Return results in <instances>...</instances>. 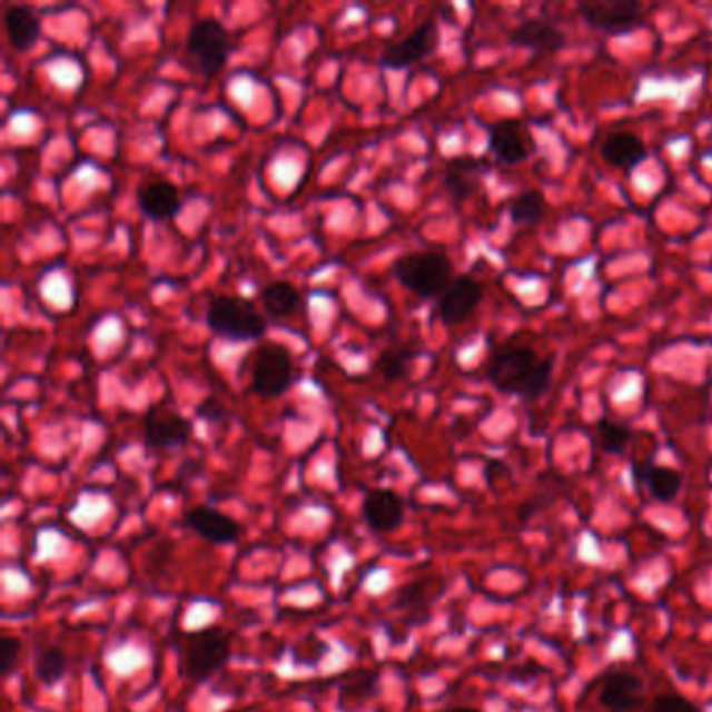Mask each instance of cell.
I'll return each instance as SVG.
<instances>
[{
  "label": "cell",
  "instance_id": "6da1fadb",
  "mask_svg": "<svg viewBox=\"0 0 712 712\" xmlns=\"http://www.w3.org/2000/svg\"><path fill=\"white\" fill-rule=\"evenodd\" d=\"M487 376L495 389L535 402L552 383L554 357H540L531 347H512L493 356Z\"/></svg>",
  "mask_w": 712,
  "mask_h": 712
},
{
  "label": "cell",
  "instance_id": "7a4b0ae2",
  "mask_svg": "<svg viewBox=\"0 0 712 712\" xmlns=\"http://www.w3.org/2000/svg\"><path fill=\"white\" fill-rule=\"evenodd\" d=\"M397 280L423 299L442 297L452 283V261L442 251H418L402 255L393 264Z\"/></svg>",
  "mask_w": 712,
  "mask_h": 712
},
{
  "label": "cell",
  "instance_id": "3957f363",
  "mask_svg": "<svg viewBox=\"0 0 712 712\" xmlns=\"http://www.w3.org/2000/svg\"><path fill=\"white\" fill-rule=\"evenodd\" d=\"M205 320L224 339L254 340L266 333V320L254 304L243 297H216L207 307Z\"/></svg>",
  "mask_w": 712,
  "mask_h": 712
},
{
  "label": "cell",
  "instance_id": "277c9868",
  "mask_svg": "<svg viewBox=\"0 0 712 712\" xmlns=\"http://www.w3.org/2000/svg\"><path fill=\"white\" fill-rule=\"evenodd\" d=\"M230 36L224 23L214 18L199 19L190 26L187 55L205 78L218 76L230 57Z\"/></svg>",
  "mask_w": 712,
  "mask_h": 712
},
{
  "label": "cell",
  "instance_id": "5b68a950",
  "mask_svg": "<svg viewBox=\"0 0 712 712\" xmlns=\"http://www.w3.org/2000/svg\"><path fill=\"white\" fill-rule=\"evenodd\" d=\"M230 659V637L221 629H205L188 635L182 652V675L201 683L218 673Z\"/></svg>",
  "mask_w": 712,
  "mask_h": 712
},
{
  "label": "cell",
  "instance_id": "8992f818",
  "mask_svg": "<svg viewBox=\"0 0 712 712\" xmlns=\"http://www.w3.org/2000/svg\"><path fill=\"white\" fill-rule=\"evenodd\" d=\"M293 357L280 343H264L251 357V390L261 397H278L293 383Z\"/></svg>",
  "mask_w": 712,
  "mask_h": 712
},
{
  "label": "cell",
  "instance_id": "52a82bcc",
  "mask_svg": "<svg viewBox=\"0 0 712 712\" xmlns=\"http://www.w3.org/2000/svg\"><path fill=\"white\" fill-rule=\"evenodd\" d=\"M578 16L600 32L625 34L640 23L642 7L635 0H592L578 4Z\"/></svg>",
  "mask_w": 712,
  "mask_h": 712
},
{
  "label": "cell",
  "instance_id": "ba28073f",
  "mask_svg": "<svg viewBox=\"0 0 712 712\" xmlns=\"http://www.w3.org/2000/svg\"><path fill=\"white\" fill-rule=\"evenodd\" d=\"M437 42H439L437 23L433 19H428L418 30H414L407 38L389 47L380 57V66L389 69L409 68L435 51Z\"/></svg>",
  "mask_w": 712,
  "mask_h": 712
},
{
  "label": "cell",
  "instance_id": "9c48e42d",
  "mask_svg": "<svg viewBox=\"0 0 712 712\" xmlns=\"http://www.w3.org/2000/svg\"><path fill=\"white\" fill-rule=\"evenodd\" d=\"M192 424L168 406H151L145 416V439L151 447H180L190 439Z\"/></svg>",
  "mask_w": 712,
  "mask_h": 712
},
{
  "label": "cell",
  "instance_id": "30bf717a",
  "mask_svg": "<svg viewBox=\"0 0 712 712\" xmlns=\"http://www.w3.org/2000/svg\"><path fill=\"white\" fill-rule=\"evenodd\" d=\"M483 299V289L471 276H458L439 297V318L445 324L464 323Z\"/></svg>",
  "mask_w": 712,
  "mask_h": 712
},
{
  "label": "cell",
  "instance_id": "8fae6325",
  "mask_svg": "<svg viewBox=\"0 0 712 712\" xmlns=\"http://www.w3.org/2000/svg\"><path fill=\"white\" fill-rule=\"evenodd\" d=\"M136 204L138 209L151 220H170L182 207L178 188L168 180L145 182L136 190Z\"/></svg>",
  "mask_w": 712,
  "mask_h": 712
},
{
  "label": "cell",
  "instance_id": "7c38bea8",
  "mask_svg": "<svg viewBox=\"0 0 712 712\" xmlns=\"http://www.w3.org/2000/svg\"><path fill=\"white\" fill-rule=\"evenodd\" d=\"M187 525L211 543H233L240 537V525L220 510L199 506L187 514Z\"/></svg>",
  "mask_w": 712,
  "mask_h": 712
},
{
  "label": "cell",
  "instance_id": "4fadbf2b",
  "mask_svg": "<svg viewBox=\"0 0 712 712\" xmlns=\"http://www.w3.org/2000/svg\"><path fill=\"white\" fill-rule=\"evenodd\" d=\"M362 508L374 531H395L404 521V500L390 490H373Z\"/></svg>",
  "mask_w": 712,
  "mask_h": 712
},
{
  "label": "cell",
  "instance_id": "5bb4252c",
  "mask_svg": "<svg viewBox=\"0 0 712 712\" xmlns=\"http://www.w3.org/2000/svg\"><path fill=\"white\" fill-rule=\"evenodd\" d=\"M510 42L537 52H554L566 44V38L554 23L545 19H526L518 28L512 30Z\"/></svg>",
  "mask_w": 712,
  "mask_h": 712
},
{
  "label": "cell",
  "instance_id": "9a60e30c",
  "mask_svg": "<svg viewBox=\"0 0 712 712\" xmlns=\"http://www.w3.org/2000/svg\"><path fill=\"white\" fill-rule=\"evenodd\" d=\"M4 30L16 51H30L40 38V16L30 4H13L4 11Z\"/></svg>",
  "mask_w": 712,
  "mask_h": 712
},
{
  "label": "cell",
  "instance_id": "2e32d148",
  "mask_svg": "<svg viewBox=\"0 0 712 712\" xmlns=\"http://www.w3.org/2000/svg\"><path fill=\"white\" fill-rule=\"evenodd\" d=\"M642 690H644L642 679L631 673H612L611 678L604 681L600 700L606 711L631 712L640 704Z\"/></svg>",
  "mask_w": 712,
  "mask_h": 712
},
{
  "label": "cell",
  "instance_id": "e0dca14e",
  "mask_svg": "<svg viewBox=\"0 0 712 712\" xmlns=\"http://www.w3.org/2000/svg\"><path fill=\"white\" fill-rule=\"evenodd\" d=\"M490 149L506 166H516L525 161L528 151L518 121H497L490 132Z\"/></svg>",
  "mask_w": 712,
  "mask_h": 712
},
{
  "label": "cell",
  "instance_id": "ac0fdd59",
  "mask_svg": "<svg viewBox=\"0 0 712 712\" xmlns=\"http://www.w3.org/2000/svg\"><path fill=\"white\" fill-rule=\"evenodd\" d=\"M602 157L614 166L623 170H633L640 166L647 157L644 140L640 136L629 135V132H616L602 142Z\"/></svg>",
  "mask_w": 712,
  "mask_h": 712
},
{
  "label": "cell",
  "instance_id": "d6986e66",
  "mask_svg": "<svg viewBox=\"0 0 712 712\" xmlns=\"http://www.w3.org/2000/svg\"><path fill=\"white\" fill-rule=\"evenodd\" d=\"M642 481H644L647 492L652 493L656 500L671 502L681 492V481L683 478L673 468L645 464L644 468H642Z\"/></svg>",
  "mask_w": 712,
  "mask_h": 712
},
{
  "label": "cell",
  "instance_id": "ffe728a7",
  "mask_svg": "<svg viewBox=\"0 0 712 712\" xmlns=\"http://www.w3.org/2000/svg\"><path fill=\"white\" fill-rule=\"evenodd\" d=\"M299 290L290 283L278 280L261 290V304L274 318H287L299 307Z\"/></svg>",
  "mask_w": 712,
  "mask_h": 712
},
{
  "label": "cell",
  "instance_id": "44dd1931",
  "mask_svg": "<svg viewBox=\"0 0 712 712\" xmlns=\"http://www.w3.org/2000/svg\"><path fill=\"white\" fill-rule=\"evenodd\" d=\"M68 671V659L59 647L42 650L34 661V675L44 685H55Z\"/></svg>",
  "mask_w": 712,
  "mask_h": 712
},
{
  "label": "cell",
  "instance_id": "7402d4cb",
  "mask_svg": "<svg viewBox=\"0 0 712 712\" xmlns=\"http://www.w3.org/2000/svg\"><path fill=\"white\" fill-rule=\"evenodd\" d=\"M543 216V197L537 190H526L510 204V218L516 224H537Z\"/></svg>",
  "mask_w": 712,
  "mask_h": 712
},
{
  "label": "cell",
  "instance_id": "603a6c76",
  "mask_svg": "<svg viewBox=\"0 0 712 712\" xmlns=\"http://www.w3.org/2000/svg\"><path fill=\"white\" fill-rule=\"evenodd\" d=\"M414 356L416 352L412 349H387L378 356L376 368L387 380H397L407 373V366Z\"/></svg>",
  "mask_w": 712,
  "mask_h": 712
},
{
  "label": "cell",
  "instance_id": "cb8c5ba5",
  "mask_svg": "<svg viewBox=\"0 0 712 712\" xmlns=\"http://www.w3.org/2000/svg\"><path fill=\"white\" fill-rule=\"evenodd\" d=\"M629 439H631V431L625 424L609 423V421L600 423V442L609 454H621Z\"/></svg>",
  "mask_w": 712,
  "mask_h": 712
},
{
  "label": "cell",
  "instance_id": "d4e9b609",
  "mask_svg": "<svg viewBox=\"0 0 712 712\" xmlns=\"http://www.w3.org/2000/svg\"><path fill=\"white\" fill-rule=\"evenodd\" d=\"M19 650H21V644L16 637L4 635L0 640V678H9L11 675L16 661H18Z\"/></svg>",
  "mask_w": 712,
  "mask_h": 712
},
{
  "label": "cell",
  "instance_id": "484cf974",
  "mask_svg": "<svg viewBox=\"0 0 712 712\" xmlns=\"http://www.w3.org/2000/svg\"><path fill=\"white\" fill-rule=\"evenodd\" d=\"M652 712H702L694 702L678 694L661 695L654 700Z\"/></svg>",
  "mask_w": 712,
  "mask_h": 712
},
{
  "label": "cell",
  "instance_id": "4316f807",
  "mask_svg": "<svg viewBox=\"0 0 712 712\" xmlns=\"http://www.w3.org/2000/svg\"><path fill=\"white\" fill-rule=\"evenodd\" d=\"M445 187L452 192V197H454L456 201H462V199H466V197L475 190V182H473V180H466L456 168H449L447 176H445Z\"/></svg>",
  "mask_w": 712,
  "mask_h": 712
},
{
  "label": "cell",
  "instance_id": "83f0119b",
  "mask_svg": "<svg viewBox=\"0 0 712 712\" xmlns=\"http://www.w3.org/2000/svg\"><path fill=\"white\" fill-rule=\"evenodd\" d=\"M456 712H478V711H473V709H462V711H456Z\"/></svg>",
  "mask_w": 712,
  "mask_h": 712
}]
</instances>
